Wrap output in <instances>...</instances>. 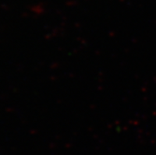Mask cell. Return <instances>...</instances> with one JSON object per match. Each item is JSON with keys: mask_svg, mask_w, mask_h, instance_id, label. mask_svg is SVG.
Listing matches in <instances>:
<instances>
[]
</instances>
